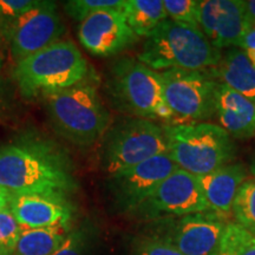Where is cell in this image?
Masks as SVG:
<instances>
[{
    "instance_id": "21",
    "label": "cell",
    "mask_w": 255,
    "mask_h": 255,
    "mask_svg": "<svg viewBox=\"0 0 255 255\" xmlns=\"http://www.w3.org/2000/svg\"><path fill=\"white\" fill-rule=\"evenodd\" d=\"M234 223L255 235V177L248 176L239 188L232 207Z\"/></svg>"
},
{
    "instance_id": "9",
    "label": "cell",
    "mask_w": 255,
    "mask_h": 255,
    "mask_svg": "<svg viewBox=\"0 0 255 255\" xmlns=\"http://www.w3.org/2000/svg\"><path fill=\"white\" fill-rule=\"evenodd\" d=\"M65 32L58 5L39 0L26 13L0 30L8 43L14 63L59 41Z\"/></svg>"
},
{
    "instance_id": "33",
    "label": "cell",
    "mask_w": 255,
    "mask_h": 255,
    "mask_svg": "<svg viewBox=\"0 0 255 255\" xmlns=\"http://www.w3.org/2000/svg\"><path fill=\"white\" fill-rule=\"evenodd\" d=\"M2 68H4V62H2L1 56H0V107H1L2 100H4V78H2Z\"/></svg>"
},
{
    "instance_id": "23",
    "label": "cell",
    "mask_w": 255,
    "mask_h": 255,
    "mask_svg": "<svg viewBox=\"0 0 255 255\" xmlns=\"http://www.w3.org/2000/svg\"><path fill=\"white\" fill-rule=\"evenodd\" d=\"M124 0H69L64 2V11L70 18L82 21L85 18L108 8L121 9Z\"/></svg>"
},
{
    "instance_id": "22",
    "label": "cell",
    "mask_w": 255,
    "mask_h": 255,
    "mask_svg": "<svg viewBox=\"0 0 255 255\" xmlns=\"http://www.w3.org/2000/svg\"><path fill=\"white\" fill-rule=\"evenodd\" d=\"M97 237V229L91 221H83L71 228L63 245L53 255H90Z\"/></svg>"
},
{
    "instance_id": "30",
    "label": "cell",
    "mask_w": 255,
    "mask_h": 255,
    "mask_svg": "<svg viewBox=\"0 0 255 255\" xmlns=\"http://www.w3.org/2000/svg\"><path fill=\"white\" fill-rule=\"evenodd\" d=\"M245 14L251 26H255V0H242Z\"/></svg>"
},
{
    "instance_id": "6",
    "label": "cell",
    "mask_w": 255,
    "mask_h": 255,
    "mask_svg": "<svg viewBox=\"0 0 255 255\" xmlns=\"http://www.w3.org/2000/svg\"><path fill=\"white\" fill-rule=\"evenodd\" d=\"M168 155L180 169L203 176L237 158L235 139L219 124L189 122L162 124Z\"/></svg>"
},
{
    "instance_id": "27",
    "label": "cell",
    "mask_w": 255,
    "mask_h": 255,
    "mask_svg": "<svg viewBox=\"0 0 255 255\" xmlns=\"http://www.w3.org/2000/svg\"><path fill=\"white\" fill-rule=\"evenodd\" d=\"M253 237L250 232L234 222H229L215 255H241L248 240Z\"/></svg>"
},
{
    "instance_id": "15",
    "label": "cell",
    "mask_w": 255,
    "mask_h": 255,
    "mask_svg": "<svg viewBox=\"0 0 255 255\" xmlns=\"http://www.w3.org/2000/svg\"><path fill=\"white\" fill-rule=\"evenodd\" d=\"M8 208L24 229L70 223L75 212L69 197L49 195H13Z\"/></svg>"
},
{
    "instance_id": "19",
    "label": "cell",
    "mask_w": 255,
    "mask_h": 255,
    "mask_svg": "<svg viewBox=\"0 0 255 255\" xmlns=\"http://www.w3.org/2000/svg\"><path fill=\"white\" fill-rule=\"evenodd\" d=\"M70 223L46 228L24 229L12 255H53L65 241Z\"/></svg>"
},
{
    "instance_id": "4",
    "label": "cell",
    "mask_w": 255,
    "mask_h": 255,
    "mask_svg": "<svg viewBox=\"0 0 255 255\" xmlns=\"http://www.w3.org/2000/svg\"><path fill=\"white\" fill-rule=\"evenodd\" d=\"M197 26L165 19L145 38L136 58L154 71L169 69L210 70L221 59Z\"/></svg>"
},
{
    "instance_id": "1",
    "label": "cell",
    "mask_w": 255,
    "mask_h": 255,
    "mask_svg": "<svg viewBox=\"0 0 255 255\" xmlns=\"http://www.w3.org/2000/svg\"><path fill=\"white\" fill-rule=\"evenodd\" d=\"M78 187L71 156L49 137L26 131L0 144V188L13 195L69 197Z\"/></svg>"
},
{
    "instance_id": "18",
    "label": "cell",
    "mask_w": 255,
    "mask_h": 255,
    "mask_svg": "<svg viewBox=\"0 0 255 255\" xmlns=\"http://www.w3.org/2000/svg\"><path fill=\"white\" fill-rule=\"evenodd\" d=\"M214 73L220 83L255 103V66L240 47L222 51Z\"/></svg>"
},
{
    "instance_id": "25",
    "label": "cell",
    "mask_w": 255,
    "mask_h": 255,
    "mask_svg": "<svg viewBox=\"0 0 255 255\" xmlns=\"http://www.w3.org/2000/svg\"><path fill=\"white\" fill-rule=\"evenodd\" d=\"M201 0H163L168 19L199 27Z\"/></svg>"
},
{
    "instance_id": "31",
    "label": "cell",
    "mask_w": 255,
    "mask_h": 255,
    "mask_svg": "<svg viewBox=\"0 0 255 255\" xmlns=\"http://www.w3.org/2000/svg\"><path fill=\"white\" fill-rule=\"evenodd\" d=\"M12 196H13V194H11L9 191L0 188V212L8 208Z\"/></svg>"
},
{
    "instance_id": "34",
    "label": "cell",
    "mask_w": 255,
    "mask_h": 255,
    "mask_svg": "<svg viewBox=\"0 0 255 255\" xmlns=\"http://www.w3.org/2000/svg\"><path fill=\"white\" fill-rule=\"evenodd\" d=\"M248 171H250V174L252 176L255 177V152L253 155V158H252V162H251V165H250V169H248Z\"/></svg>"
},
{
    "instance_id": "11",
    "label": "cell",
    "mask_w": 255,
    "mask_h": 255,
    "mask_svg": "<svg viewBox=\"0 0 255 255\" xmlns=\"http://www.w3.org/2000/svg\"><path fill=\"white\" fill-rule=\"evenodd\" d=\"M156 221L161 227L151 234L170 242L184 255H215L231 222L212 210Z\"/></svg>"
},
{
    "instance_id": "32",
    "label": "cell",
    "mask_w": 255,
    "mask_h": 255,
    "mask_svg": "<svg viewBox=\"0 0 255 255\" xmlns=\"http://www.w3.org/2000/svg\"><path fill=\"white\" fill-rule=\"evenodd\" d=\"M241 255H255V235H253L245 245Z\"/></svg>"
},
{
    "instance_id": "5",
    "label": "cell",
    "mask_w": 255,
    "mask_h": 255,
    "mask_svg": "<svg viewBox=\"0 0 255 255\" xmlns=\"http://www.w3.org/2000/svg\"><path fill=\"white\" fill-rule=\"evenodd\" d=\"M94 75L71 40H59L15 63L12 77L25 100L78 84Z\"/></svg>"
},
{
    "instance_id": "12",
    "label": "cell",
    "mask_w": 255,
    "mask_h": 255,
    "mask_svg": "<svg viewBox=\"0 0 255 255\" xmlns=\"http://www.w3.org/2000/svg\"><path fill=\"white\" fill-rule=\"evenodd\" d=\"M177 169L168 154L157 155L135 167L110 175L105 186L117 209L122 213H132Z\"/></svg>"
},
{
    "instance_id": "26",
    "label": "cell",
    "mask_w": 255,
    "mask_h": 255,
    "mask_svg": "<svg viewBox=\"0 0 255 255\" xmlns=\"http://www.w3.org/2000/svg\"><path fill=\"white\" fill-rule=\"evenodd\" d=\"M24 228L17 222L9 208L0 212V255H12Z\"/></svg>"
},
{
    "instance_id": "17",
    "label": "cell",
    "mask_w": 255,
    "mask_h": 255,
    "mask_svg": "<svg viewBox=\"0 0 255 255\" xmlns=\"http://www.w3.org/2000/svg\"><path fill=\"white\" fill-rule=\"evenodd\" d=\"M248 173L250 171L242 162L234 161L197 177L209 209L229 219L233 202L239 188L248 177Z\"/></svg>"
},
{
    "instance_id": "16",
    "label": "cell",
    "mask_w": 255,
    "mask_h": 255,
    "mask_svg": "<svg viewBox=\"0 0 255 255\" xmlns=\"http://www.w3.org/2000/svg\"><path fill=\"white\" fill-rule=\"evenodd\" d=\"M214 117L235 141L255 137V103L222 83L216 89Z\"/></svg>"
},
{
    "instance_id": "2",
    "label": "cell",
    "mask_w": 255,
    "mask_h": 255,
    "mask_svg": "<svg viewBox=\"0 0 255 255\" xmlns=\"http://www.w3.org/2000/svg\"><path fill=\"white\" fill-rule=\"evenodd\" d=\"M53 131L73 145L87 148L101 141L111 119L95 75L73 87L40 96Z\"/></svg>"
},
{
    "instance_id": "24",
    "label": "cell",
    "mask_w": 255,
    "mask_h": 255,
    "mask_svg": "<svg viewBox=\"0 0 255 255\" xmlns=\"http://www.w3.org/2000/svg\"><path fill=\"white\" fill-rule=\"evenodd\" d=\"M131 255H184L174 245L154 234L138 235L131 242Z\"/></svg>"
},
{
    "instance_id": "20",
    "label": "cell",
    "mask_w": 255,
    "mask_h": 255,
    "mask_svg": "<svg viewBox=\"0 0 255 255\" xmlns=\"http://www.w3.org/2000/svg\"><path fill=\"white\" fill-rule=\"evenodd\" d=\"M121 11L138 38H146L162 21L168 19L163 0H124Z\"/></svg>"
},
{
    "instance_id": "10",
    "label": "cell",
    "mask_w": 255,
    "mask_h": 255,
    "mask_svg": "<svg viewBox=\"0 0 255 255\" xmlns=\"http://www.w3.org/2000/svg\"><path fill=\"white\" fill-rule=\"evenodd\" d=\"M199 178L178 168L162 181L154 193L131 214L143 220L181 218L195 213L208 212Z\"/></svg>"
},
{
    "instance_id": "13",
    "label": "cell",
    "mask_w": 255,
    "mask_h": 255,
    "mask_svg": "<svg viewBox=\"0 0 255 255\" xmlns=\"http://www.w3.org/2000/svg\"><path fill=\"white\" fill-rule=\"evenodd\" d=\"M78 39L91 55L111 57L131 47L139 38L128 25L121 9L108 8L81 21Z\"/></svg>"
},
{
    "instance_id": "7",
    "label": "cell",
    "mask_w": 255,
    "mask_h": 255,
    "mask_svg": "<svg viewBox=\"0 0 255 255\" xmlns=\"http://www.w3.org/2000/svg\"><path fill=\"white\" fill-rule=\"evenodd\" d=\"M102 139V167L109 176L168 154L163 128L149 120L127 117L110 126Z\"/></svg>"
},
{
    "instance_id": "28",
    "label": "cell",
    "mask_w": 255,
    "mask_h": 255,
    "mask_svg": "<svg viewBox=\"0 0 255 255\" xmlns=\"http://www.w3.org/2000/svg\"><path fill=\"white\" fill-rule=\"evenodd\" d=\"M39 0H0V30L26 13Z\"/></svg>"
},
{
    "instance_id": "3",
    "label": "cell",
    "mask_w": 255,
    "mask_h": 255,
    "mask_svg": "<svg viewBox=\"0 0 255 255\" xmlns=\"http://www.w3.org/2000/svg\"><path fill=\"white\" fill-rule=\"evenodd\" d=\"M105 92L115 110L128 117L176 123L165 103L159 72L133 57H120L110 64L105 78Z\"/></svg>"
},
{
    "instance_id": "8",
    "label": "cell",
    "mask_w": 255,
    "mask_h": 255,
    "mask_svg": "<svg viewBox=\"0 0 255 255\" xmlns=\"http://www.w3.org/2000/svg\"><path fill=\"white\" fill-rule=\"evenodd\" d=\"M165 103L176 123L207 122L215 116L219 81L214 69H169L159 72Z\"/></svg>"
},
{
    "instance_id": "14",
    "label": "cell",
    "mask_w": 255,
    "mask_h": 255,
    "mask_svg": "<svg viewBox=\"0 0 255 255\" xmlns=\"http://www.w3.org/2000/svg\"><path fill=\"white\" fill-rule=\"evenodd\" d=\"M250 27L242 0L201 1L199 28L215 49L239 47Z\"/></svg>"
},
{
    "instance_id": "29",
    "label": "cell",
    "mask_w": 255,
    "mask_h": 255,
    "mask_svg": "<svg viewBox=\"0 0 255 255\" xmlns=\"http://www.w3.org/2000/svg\"><path fill=\"white\" fill-rule=\"evenodd\" d=\"M239 47L246 53L248 59L255 66V26H251L248 28Z\"/></svg>"
}]
</instances>
